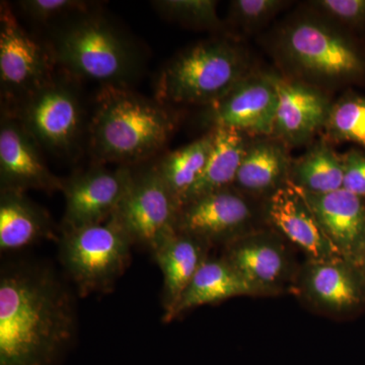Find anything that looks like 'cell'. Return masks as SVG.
<instances>
[{
	"mask_svg": "<svg viewBox=\"0 0 365 365\" xmlns=\"http://www.w3.org/2000/svg\"><path fill=\"white\" fill-rule=\"evenodd\" d=\"M78 330L73 295L51 267L20 262L0 274V365H54Z\"/></svg>",
	"mask_w": 365,
	"mask_h": 365,
	"instance_id": "6da1fadb",
	"label": "cell"
},
{
	"mask_svg": "<svg viewBox=\"0 0 365 365\" xmlns=\"http://www.w3.org/2000/svg\"><path fill=\"white\" fill-rule=\"evenodd\" d=\"M176 118L158 101L124 86H103L88 123L90 143L101 163H131L162 150Z\"/></svg>",
	"mask_w": 365,
	"mask_h": 365,
	"instance_id": "7a4b0ae2",
	"label": "cell"
},
{
	"mask_svg": "<svg viewBox=\"0 0 365 365\" xmlns=\"http://www.w3.org/2000/svg\"><path fill=\"white\" fill-rule=\"evenodd\" d=\"M246 53L227 40L204 41L165 64L155 83L162 104H213L249 74Z\"/></svg>",
	"mask_w": 365,
	"mask_h": 365,
	"instance_id": "3957f363",
	"label": "cell"
},
{
	"mask_svg": "<svg viewBox=\"0 0 365 365\" xmlns=\"http://www.w3.org/2000/svg\"><path fill=\"white\" fill-rule=\"evenodd\" d=\"M51 52L68 76L103 86L127 88L138 67L130 42L110 21L88 11L59 31Z\"/></svg>",
	"mask_w": 365,
	"mask_h": 365,
	"instance_id": "277c9868",
	"label": "cell"
},
{
	"mask_svg": "<svg viewBox=\"0 0 365 365\" xmlns=\"http://www.w3.org/2000/svg\"><path fill=\"white\" fill-rule=\"evenodd\" d=\"M133 246L123 227L110 218L107 223L61 230L60 262L79 294L109 292L128 267Z\"/></svg>",
	"mask_w": 365,
	"mask_h": 365,
	"instance_id": "5b68a950",
	"label": "cell"
},
{
	"mask_svg": "<svg viewBox=\"0 0 365 365\" xmlns=\"http://www.w3.org/2000/svg\"><path fill=\"white\" fill-rule=\"evenodd\" d=\"M16 118L42 150L61 158L78 151L85 111L78 88L69 78L54 76L19 101Z\"/></svg>",
	"mask_w": 365,
	"mask_h": 365,
	"instance_id": "8992f818",
	"label": "cell"
},
{
	"mask_svg": "<svg viewBox=\"0 0 365 365\" xmlns=\"http://www.w3.org/2000/svg\"><path fill=\"white\" fill-rule=\"evenodd\" d=\"M281 47L292 66L314 78L333 83L365 74V56L359 46L317 19L290 24L282 34Z\"/></svg>",
	"mask_w": 365,
	"mask_h": 365,
	"instance_id": "52a82bcc",
	"label": "cell"
},
{
	"mask_svg": "<svg viewBox=\"0 0 365 365\" xmlns=\"http://www.w3.org/2000/svg\"><path fill=\"white\" fill-rule=\"evenodd\" d=\"M180 205L155 167L134 174L112 215L133 245L151 253L177 234Z\"/></svg>",
	"mask_w": 365,
	"mask_h": 365,
	"instance_id": "ba28073f",
	"label": "cell"
},
{
	"mask_svg": "<svg viewBox=\"0 0 365 365\" xmlns=\"http://www.w3.org/2000/svg\"><path fill=\"white\" fill-rule=\"evenodd\" d=\"M52 52L21 28L7 4L0 14V83L2 93L19 102L53 78Z\"/></svg>",
	"mask_w": 365,
	"mask_h": 365,
	"instance_id": "9c48e42d",
	"label": "cell"
},
{
	"mask_svg": "<svg viewBox=\"0 0 365 365\" xmlns=\"http://www.w3.org/2000/svg\"><path fill=\"white\" fill-rule=\"evenodd\" d=\"M278 106L276 76L248 74L222 98L207 106L204 119L211 126L244 134L272 136Z\"/></svg>",
	"mask_w": 365,
	"mask_h": 365,
	"instance_id": "30bf717a",
	"label": "cell"
},
{
	"mask_svg": "<svg viewBox=\"0 0 365 365\" xmlns=\"http://www.w3.org/2000/svg\"><path fill=\"white\" fill-rule=\"evenodd\" d=\"M128 168H95L63 180L66 212L61 230L100 225L110 220L130 182Z\"/></svg>",
	"mask_w": 365,
	"mask_h": 365,
	"instance_id": "8fae6325",
	"label": "cell"
},
{
	"mask_svg": "<svg viewBox=\"0 0 365 365\" xmlns=\"http://www.w3.org/2000/svg\"><path fill=\"white\" fill-rule=\"evenodd\" d=\"M253 210L247 199L232 187L206 194L180 208L177 232L209 246L234 241L248 234Z\"/></svg>",
	"mask_w": 365,
	"mask_h": 365,
	"instance_id": "7c38bea8",
	"label": "cell"
},
{
	"mask_svg": "<svg viewBox=\"0 0 365 365\" xmlns=\"http://www.w3.org/2000/svg\"><path fill=\"white\" fill-rule=\"evenodd\" d=\"M39 144L16 117H2L0 127V186L1 190L25 192L62 191L63 180L46 165Z\"/></svg>",
	"mask_w": 365,
	"mask_h": 365,
	"instance_id": "4fadbf2b",
	"label": "cell"
},
{
	"mask_svg": "<svg viewBox=\"0 0 365 365\" xmlns=\"http://www.w3.org/2000/svg\"><path fill=\"white\" fill-rule=\"evenodd\" d=\"M302 289L309 302L329 314L348 316L365 309L364 274L344 258L309 260Z\"/></svg>",
	"mask_w": 365,
	"mask_h": 365,
	"instance_id": "5bb4252c",
	"label": "cell"
},
{
	"mask_svg": "<svg viewBox=\"0 0 365 365\" xmlns=\"http://www.w3.org/2000/svg\"><path fill=\"white\" fill-rule=\"evenodd\" d=\"M342 258L359 267L365 250V201L345 189L313 194L295 186Z\"/></svg>",
	"mask_w": 365,
	"mask_h": 365,
	"instance_id": "9a60e30c",
	"label": "cell"
},
{
	"mask_svg": "<svg viewBox=\"0 0 365 365\" xmlns=\"http://www.w3.org/2000/svg\"><path fill=\"white\" fill-rule=\"evenodd\" d=\"M223 258L253 287L257 295L279 292L289 278L287 251L272 235H242L228 242Z\"/></svg>",
	"mask_w": 365,
	"mask_h": 365,
	"instance_id": "2e32d148",
	"label": "cell"
},
{
	"mask_svg": "<svg viewBox=\"0 0 365 365\" xmlns=\"http://www.w3.org/2000/svg\"><path fill=\"white\" fill-rule=\"evenodd\" d=\"M276 86L278 106L271 137L285 145H299L325 128L332 105L321 91L277 76Z\"/></svg>",
	"mask_w": 365,
	"mask_h": 365,
	"instance_id": "e0dca14e",
	"label": "cell"
},
{
	"mask_svg": "<svg viewBox=\"0 0 365 365\" xmlns=\"http://www.w3.org/2000/svg\"><path fill=\"white\" fill-rule=\"evenodd\" d=\"M266 207L268 220L276 230L304 251L309 260L342 258L289 180L269 195Z\"/></svg>",
	"mask_w": 365,
	"mask_h": 365,
	"instance_id": "ac0fdd59",
	"label": "cell"
},
{
	"mask_svg": "<svg viewBox=\"0 0 365 365\" xmlns=\"http://www.w3.org/2000/svg\"><path fill=\"white\" fill-rule=\"evenodd\" d=\"M209 245L177 232L153 252L163 277V321L174 311L201 264L207 259Z\"/></svg>",
	"mask_w": 365,
	"mask_h": 365,
	"instance_id": "d6986e66",
	"label": "cell"
},
{
	"mask_svg": "<svg viewBox=\"0 0 365 365\" xmlns=\"http://www.w3.org/2000/svg\"><path fill=\"white\" fill-rule=\"evenodd\" d=\"M54 225L46 209L25 192L1 190L0 193V251H20L54 237Z\"/></svg>",
	"mask_w": 365,
	"mask_h": 365,
	"instance_id": "ffe728a7",
	"label": "cell"
},
{
	"mask_svg": "<svg viewBox=\"0 0 365 365\" xmlns=\"http://www.w3.org/2000/svg\"><path fill=\"white\" fill-rule=\"evenodd\" d=\"M240 295H257L253 287L225 258L206 259L189 283L174 311L165 319H173L190 309L215 304Z\"/></svg>",
	"mask_w": 365,
	"mask_h": 365,
	"instance_id": "44dd1931",
	"label": "cell"
},
{
	"mask_svg": "<svg viewBox=\"0 0 365 365\" xmlns=\"http://www.w3.org/2000/svg\"><path fill=\"white\" fill-rule=\"evenodd\" d=\"M289 158L285 144L265 138L247 146L235 184L251 194H272L288 181Z\"/></svg>",
	"mask_w": 365,
	"mask_h": 365,
	"instance_id": "7402d4cb",
	"label": "cell"
},
{
	"mask_svg": "<svg viewBox=\"0 0 365 365\" xmlns=\"http://www.w3.org/2000/svg\"><path fill=\"white\" fill-rule=\"evenodd\" d=\"M211 132L213 143L207 165L202 176L185 198L182 206L198 197L230 188L232 184H235L248 146L245 134L227 127L212 128Z\"/></svg>",
	"mask_w": 365,
	"mask_h": 365,
	"instance_id": "603a6c76",
	"label": "cell"
},
{
	"mask_svg": "<svg viewBox=\"0 0 365 365\" xmlns=\"http://www.w3.org/2000/svg\"><path fill=\"white\" fill-rule=\"evenodd\" d=\"M212 143L213 135L210 130L188 145L168 153L155 165L180 208L194 185L202 176Z\"/></svg>",
	"mask_w": 365,
	"mask_h": 365,
	"instance_id": "cb8c5ba5",
	"label": "cell"
},
{
	"mask_svg": "<svg viewBox=\"0 0 365 365\" xmlns=\"http://www.w3.org/2000/svg\"><path fill=\"white\" fill-rule=\"evenodd\" d=\"M292 184L313 194H326L343 188L344 165L338 155L325 143L309 148L290 168Z\"/></svg>",
	"mask_w": 365,
	"mask_h": 365,
	"instance_id": "d4e9b609",
	"label": "cell"
},
{
	"mask_svg": "<svg viewBox=\"0 0 365 365\" xmlns=\"http://www.w3.org/2000/svg\"><path fill=\"white\" fill-rule=\"evenodd\" d=\"M326 136L336 143H352L365 150V97L345 95L331 107Z\"/></svg>",
	"mask_w": 365,
	"mask_h": 365,
	"instance_id": "484cf974",
	"label": "cell"
},
{
	"mask_svg": "<svg viewBox=\"0 0 365 365\" xmlns=\"http://www.w3.org/2000/svg\"><path fill=\"white\" fill-rule=\"evenodd\" d=\"M151 4L163 16L182 25L215 28L220 24L215 0H160Z\"/></svg>",
	"mask_w": 365,
	"mask_h": 365,
	"instance_id": "4316f807",
	"label": "cell"
},
{
	"mask_svg": "<svg viewBox=\"0 0 365 365\" xmlns=\"http://www.w3.org/2000/svg\"><path fill=\"white\" fill-rule=\"evenodd\" d=\"M90 6L86 1L76 0H24L19 2L21 11L35 21H49L88 11Z\"/></svg>",
	"mask_w": 365,
	"mask_h": 365,
	"instance_id": "83f0119b",
	"label": "cell"
},
{
	"mask_svg": "<svg viewBox=\"0 0 365 365\" xmlns=\"http://www.w3.org/2000/svg\"><path fill=\"white\" fill-rule=\"evenodd\" d=\"M287 4L281 0H235L230 14L239 25L251 29L265 24Z\"/></svg>",
	"mask_w": 365,
	"mask_h": 365,
	"instance_id": "f1b7e54d",
	"label": "cell"
},
{
	"mask_svg": "<svg viewBox=\"0 0 365 365\" xmlns=\"http://www.w3.org/2000/svg\"><path fill=\"white\" fill-rule=\"evenodd\" d=\"M312 6L345 25L359 26L365 24V0H317Z\"/></svg>",
	"mask_w": 365,
	"mask_h": 365,
	"instance_id": "f546056e",
	"label": "cell"
},
{
	"mask_svg": "<svg viewBox=\"0 0 365 365\" xmlns=\"http://www.w3.org/2000/svg\"><path fill=\"white\" fill-rule=\"evenodd\" d=\"M342 158L344 165L343 189L365 199V153L351 150Z\"/></svg>",
	"mask_w": 365,
	"mask_h": 365,
	"instance_id": "4dcf8cb0",
	"label": "cell"
},
{
	"mask_svg": "<svg viewBox=\"0 0 365 365\" xmlns=\"http://www.w3.org/2000/svg\"><path fill=\"white\" fill-rule=\"evenodd\" d=\"M359 268L360 271H361V273L364 274L365 278V250L364 254H362L361 259H360Z\"/></svg>",
	"mask_w": 365,
	"mask_h": 365,
	"instance_id": "1f68e13d",
	"label": "cell"
}]
</instances>
